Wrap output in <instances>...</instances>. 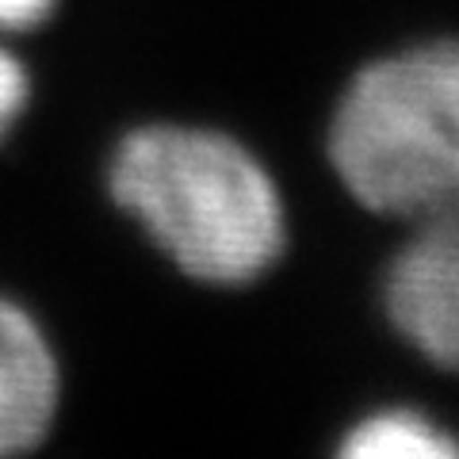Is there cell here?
Here are the masks:
<instances>
[{
  "instance_id": "5b68a950",
  "label": "cell",
  "mask_w": 459,
  "mask_h": 459,
  "mask_svg": "<svg viewBox=\"0 0 459 459\" xmlns=\"http://www.w3.org/2000/svg\"><path fill=\"white\" fill-rule=\"evenodd\" d=\"M337 452L352 459H440L459 455V437L421 410L391 406L349 425Z\"/></svg>"
},
{
  "instance_id": "52a82bcc",
  "label": "cell",
  "mask_w": 459,
  "mask_h": 459,
  "mask_svg": "<svg viewBox=\"0 0 459 459\" xmlns=\"http://www.w3.org/2000/svg\"><path fill=\"white\" fill-rule=\"evenodd\" d=\"M57 0H0V35L35 31L54 16Z\"/></svg>"
},
{
  "instance_id": "8992f818",
  "label": "cell",
  "mask_w": 459,
  "mask_h": 459,
  "mask_svg": "<svg viewBox=\"0 0 459 459\" xmlns=\"http://www.w3.org/2000/svg\"><path fill=\"white\" fill-rule=\"evenodd\" d=\"M27 104H31V74L16 54L0 47V142L23 119Z\"/></svg>"
},
{
  "instance_id": "6da1fadb",
  "label": "cell",
  "mask_w": 459,
  "mask_h": 459,
  "mask_svg": "<svg viewBox=\"0 0 459 459\" xmlns=\"http://www.w3.org/2000/svg\"><path fill=\"white\" fill-rule=\"evenodd\" d=\"M108 192L199 283H256L287 249L280 184L249 146L214 126L146 123L126 131L111 150Z\"/></svg>"
},
{
  "instance_id": "277c9868",
  "label": "cell",
  "mask_w": 459,
  "mask_h": 459,
  "mask_svg": "<svg viewBox=\"0 0 459 459\" xmlns=\"http://www.w3.org/2000/svg\"><path fill=\"white\" fill-rule=\"evenodd\" d=\"M62 406V368L35 314L0 295V459L35 452Z\"/></svg>"
},
{
  "instance_id": "7a4b0ae2",
  "label": "cell",
  "mask_w": 459,
  "mask_h": 459,
  "mask_svg": "<svg viewBox=\"0 0 459 459\" xmlns=\"http://www.w3.org/2000/svg\"><path fill=\"white\" fill-rule=\"evenodd\" d=\"M329 165L360 207L425 219L459 204V42L383 54L333 108Z\"/></svg>"
},
{
  "instance_id": "3957f363",
  "label": "cell",
  "mask_w": 459,
  "mask_h": 459,
  "mask_svg": "<svg viewBox=\"0 0 459 459\" xmlns=\"http://www.w3.org/2000/svg\"><path fill=\"white\" fill-rule=\"evenodd\" d=\"M413 222L383 272V314L410 349L459 376V204Z\"/></svg>"
}]
</instances>
